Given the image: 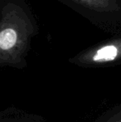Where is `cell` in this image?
Wrapping results in <instances>:
<instances>
[{"label": "cell", "instance_id": "4", "mask_svg": "<svg viewBox=\"0 0 121 122\" xmlns=\"http://www.w3.org/2000/svg\"><path fill=\"white\" fill-rule=\"evenodd\" d=\"M0 122H47L40 115L8 107L0 111Z\"/></svg>", "mask_w": 121, "mask_h": 122}, {"label": "cell", "instance_id": "5", "mask_svg": "<svg viewBox=\"0 0 121 122\" xmlns=\"http://www.w3.org/2000/svg\"><path fill=\"white\" fill-rule=\"evenodd\" d=\"M93 122H121V103L105 111Z\"/></svg>", "mask_w": 121, "mask_h": 122}, {"label": "cell", "instance_id": "1", "mask_svg": "<svg viewBox=\"0 0 121 122\" xmlns=\"http://www.w3.org/2000/svg\"><path fill=\"white\" fill-rule=\"evenodd\" d=\"M38 23L25 0H4L0 4V66L24 69Z\"/></svg>", "mask_w": 121, "mask_h": 122}, {"label": "cell", "instance_id": "3", "mask_svg": "<svg viewBox=\"0 0 121 122\" xmlns=\"http://www.w3.org/2000/svg\"><path fill=\"white\" fill-rule=\"evenodd\" d=\"M68 62L83 68L110 67L121 64V35L82 50Z\"/></svg>", "mask_w": 121, "mask_h": 122}, {"label": "cell", "instance_id": "2", "mask_svg": "<svg viewBox=\"0 0 121 122\" xmlns=\"http://www.w3.org/2000/svg\"><path fill=\"white\" fill-rule=\"evenodd\" d=\"M101 28L113 27L120 18V0H57Z\"/></svg>", "mask_w": 121, "mask_h": 122}, {"label": "cell", "instance_id": "6", "mask_svg": "<svg viewBox=\"0 0 121 122\" xmlns=\"http://www.w3.org/2000/svg\"><path fill=\"white\" fill-rule=\"evenodd\" d=\"M3 1H4V0H0V4H1V3H3Z\"/></svg>", "mask_w": 121, "mask_h": 122}]
</instances>
